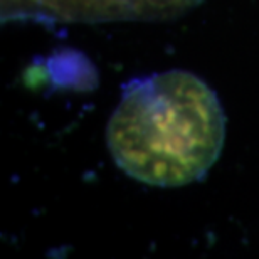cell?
<instances>
[{
	"instance_id": "obj_3",
	"label": "cell",
	"mask_w": 259,
	"mask_h": 259,
	"mask_svg": "<svg viewBox=\"0 0 259 259\" xmlns=\"http://www.w3.org/2000/svg\"><path fill=\"white\" fill-rule=\"evenodd\" d=\"M48 67L53 71V79L58 86L90 88V81L96 82V72L84 56L77 53H61L49 61Z\"/></svg>"
},
{
	"instance_id": "obj_2",
	"label": "cell",
	"mask_w": 259,
	"mask_h": 259,
	"mask_svg": "<svg viewBox=\"0 0 259 259\" xmlns=\"http://www.w3.org/2000/svg\"><path fill=\"white\" fill-rule=\"evenodd\" d=\"M205 0H0L2 22L93 25L162 22L185 15Z\"/></svg>"
},
{
	"instance_id": "obj_1",
	"label": "cell",
	"mask_w": 259,
	"mask_h": 259,
	"mask_svg": "<svg viewBox=\"0 0 259 259\" xmlns=\"http://www.w3.org/2000/svg\"><path fill=\"white\" fill-rule=\"evenodd\" d=\"M224 140L226 115L215 91L182 69L130 82L106 126L116 167L150 187L204 180Z\"/></svg>"
}]
</instances>
